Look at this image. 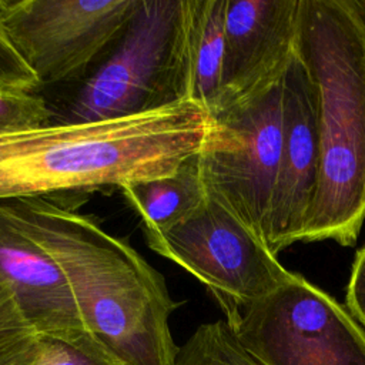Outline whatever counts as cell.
<instances>
[{
	"mask_svg": "<svg viewBox=\"0 0 365 365\" xmlns=\"http://www.w3.org/2000/svg\"><path fill=\"white\" fill-rule=\"evenodd\" d=\"M211 114L192 101L138 115L63 123L0 135V202L120 190L173 174L197 155Z\"/></svg>",
	"mask_w": 365,
	"mask_h": 365,
	"instance_id": "1",
	"label": "cell"
},
{
	"mask_svg": "<svg viewBox=\"0 0 365 365\" xmlns=\"http://www.w3.org/2000/svg\"><path fill=\"white\" fill-rule=\"evenodd\" d=\"M7 217L64 272L90 335L124 365H173L170 317L178 308L164 277L125 240L53 198L0 202Z\"/></svg>",
	"mask_w": 365,
	"mask_h": 365,
	"instance_id": "2",
	"label": "cell"
},
{
	"mask_svg": "<svg viewBox=\"0 0 365 365\" xmlns=\"http://www.w3.org/2000/svg\"><path fill=\"white\" fill-rule=\"evenodd\" d=\"M297 54L314 88L319 177L299 242L354 245L365 221V33L341 0H301Z\"/></svg>",
	"mask_w": 365,
	"mask_h": 365,
	"instance_id": "3",
	"label": "cell"
},
{
	"mask_svg": "<svg viewBox=\"0 0 365 365\" xmlns=\"http://www.w3.org/2000/svg\"><path fill=\"white\" fill-rule=\"evenodd\" d=\"M182 26L184 0H140L115 47L58 121H107L187 101Z\"/></svg>",
	"mask_w": 365,
	"mask_h": 365,
	"instance_id": "4",
	"label": "cell"
},
{
	"mask_svg": "<svg viewBox=\"0 0 365 365\" xmlns=\"http://www.w3.org/2000/svg\"><path fill=\"white\" fill-rule=\"evenodd\" d=\"M281 145L282 78L214 111L197 154L205 194L265 244Z\"/></svg>",
	"mask_w": 365,
	"mask_h": 365,
	"instance_id": "5",
	"label": "cell"
},
{
	"mask_svg": "<svg viewBox=\"0 0 365 365\" xmlns=\"http://www.w3.org/2000/svg\"><path fill=\"white\" fill-rule=\"evenodd\" d=\"M228 325L262 365H365L362 327L348 308L295 272Z\"/></svg>",
	"mask_w": 365,
	"mask_h": 365,
	"instance_id": "6",
	"label": "cell"
},
{
	"mask_svg": "<svg viewBox=\"0 0 365 365\" xmlns=\"http://www.w3.org/2000/svg\"><path fill=\"white\" fill-rule=\"evenodd\" d=\"M147 245L202 282L228 324L292 274L258 235L208 195Z\"/></svg>",
	"mask_w": 365,
	"mask_h": 365,
	"instance_id": "7",
	"label": "cell"
},
{
	"mask_svg": "<svg viewBox=\"0 0 365 365\" xmlns=\"http://www.w3.org/2000/svg\"><path fill=\"white\" fill-rule=\"evenodd\" d=\"M140 0H0V21L40 86L78 78L121 36Z\"/></svg>",
	"mask_w": 365,
	"mask_h": 365,
	"instance_id": "8",
	"label": "cell"
},
{
	"mask_svg": "<svg viewBox=\"0 0 365 365\" xmlns=\"http://www.w3.org/2000/svg\"><path fill=\"white\" fill-rule=\"evenodd\" d=\"M318 177L315 88L295 51L282 77V145L268 218L267 245L275 255L299 242Z\"/></svg>",
	"mask_w": 365,
	"mask_h": 365,
	"instance_id": "9",
	"label": "cell"
},
{
	"mask_svg": "<svg viewBox=\"0 0 365 365\" xmlns=\"http://www.w3.org/2000/svg\"><path fill=\"white\" fill-rule=\"evenodd\" d=\"M301 0H228L214 111L281 80L297 51Z\"/></svg>",
	"mask_w": 365,
	"mask_h": 365,
	"instance_id": "10",
	"label": "cell"
},
{
	"mask_svg": "<svg viewBox=\"0 0 365 365\" xmlns=\"http://www.w3.org/2000/svg\"><path fill=\"white\" fill-rule=\"evenodd\" d=\"M0 285L38 335L88 334L70 284L53 257L21 231L0 205Z\"/></svg>",
	"mask_w": 365,
	"mask_h": 365,
	"instance_id": "11",
	"label": "cell"
},
{
	"mask_svg": "<svg viewBox=\"0 0 365 365\" xmlns=\"http://www.w3.org/2000/svg\"><path fill=\"white\" fill-rule=\"evenodd\" d=\"M228 0H184L182 63L185 100L210 114L218 106Z\"/></svg>",
	"mask_w": 365,
	"mask_h": 365,
	"instance_id": "12",
	"label": "cell"
},
{
	"mask_svg": "<svg viewBox=\"0 0 365 365\" xmlns=\"http://www.w3.org/2000/svg\"><path fill=\"white\" fill-rule=\"evenodd\" d=\"M118 191L138 215L145 242L185 220L207 195L197 155L185 160L170 175L130 182Z\"/></svg>",
	"mask_w": 365,
	"mask_h": 365,
	"instance_id": "13",
	"label": "cell"
},
{
	"mask_svg": "<svg viewBox=\"0 0 365 365\" xmlns=\"http://www.w3.org/2000/svg\"><path fill=\"white\" fill-rule=\"evenodd\" d=\"M173 365H262L238 342L225 319L200 325L178 346Z\"/></svg>",
	"mask_w": 365,
	"mask_h": 365,
	"instance_id": "14",
	"label": "cell"
},
{
	"mask_svg": "<svg viewBox=\"0 0 365 365\" xmlns=\"http://www.w3.org/2000/svg\"><path fill=\"white\" fill-rule=\"evenodd\" d=\"M38 334L26 321L11 292L0 285V365H34Z\"/></svg>",
	"mask_w": 365,
	"mask_h": 365,
	"instance_id": "15",
	"label": "cell"
},
{
	"mask_svg": "<svg viewBox=\"0 0 365 365\" xmlns=\"http://www.w3.org/2000/svg\"><path fill=\"white\" fill-rule=\"evenodd\" d=\"M38 344L34 365H124L90 334L73 338L38 335Z\"/></svg>",
	"mask_w": 365,
	"mask_h": 365,
	"instance_id": "16",
	"label": "cell"
},
{
	"mask_svg": "<svg viewBox=\"0 0 365 365\" xmlns=\"http://www.w3.org/2000/svg\"><path fill=\"white\" fill-rule=\"evenodd\" d=\"M51 117L46 100L34 91L0 86V135L47 125Z\"/></svg>",
	"mask_w": 365,
	"mask_h": 365,
	"instance_id": "17",
	"label": "cell"
},
{
	"mask_svg": "<svg viewBox=\"0 0 365 365\" xmlns=\"http://www.w3.org/2000/svg\"><path fill=\"white\" fill-rule=\"evenodd\" d=\"M0 86L30 90L38 87L33 70L23 60L0 21Z\"/></svg>",
	"mask_w": 365,
	"mask_h": 365,
	"instance_id": "18",
	"label": "cell"
},
{
	"mask_svg": "<svg viewBox=\"0 0 365 365\" xmlns=\"http://www.w3.org/2000/svg\"><path fill=\"white\" fill-rule=\"evenodd\" d=\"M346 308L365 331V245L356 252L346 287Z\"/></svg>",
	"mask_w": 365,
	"mask_h": 365,
	"instance_id": "19",
	"label": "cell"
},
{
	"mask_svg": "<svg viewBox=\"0 0 365 365\" xmlns=\"http://www.w3.org/2000/svg\"><path fill=\"white\" fill-rule=\"evenodd\" d=\"M341 3L365 33V0H341Z\"/></svg>",
	"mask_w": 365,
	"mask_h": 365,
	"instance_id": "20",
	"label": "cell"
}]
</instances>
